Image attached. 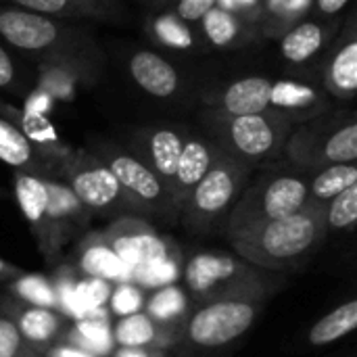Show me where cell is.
Listing matches in <instances>:
<instances>
[{
  "label": "cell",
  "instance_id": "cell-1",
  "mask_svg": "<svg viewBox=\"0 0 357 357\" xmlns=\"http://www.w3.org/2000/svg\"><path fill=\"white\" fill-rule=\"evenodd\" d=\"M326 236L324 205L310 201L289 218L255 226L228 241L238 257L257 268L282 274L305 264L322 247Z\"/></svg>",
  "mask_w": 357,
  "mask_h": 357
},
{
  "label": "cell",
  "instance_id": "cell-2",
  "mask_svg": "<svg viewBox=\"0 0 357 357\" xmlns=\"http://www.w3.org/2000/svg\"><path fill=\"white\" fill-rule=\"evenodd\" d=\"M182 278L186 295L203 305L213 301H255L266 303L284 287L280 272H270L249 264L234 251H197L184 261Z\"/></svg>",
  "mask_w": 357,
  "mask_h": 357
},
{
  "label": "cell",
  "instance_id": "cell-3",
  "mask_svg": "<svg viewBox=\"0 0 357 357\" xmlns=\"http://www.w3.org/2000/svg\"><path fill=\"white\" fill-rule=\"evenodd\" d=\"M199 123L201 132L222 153L251 169L280 161L284 144L295 130V123L276 111L232 115L213 107H205L199 113Z\"/></svg>",
  "mask_w": 357,
  "mask_h": 357
},
{
  "label": "cell",
  "instance_id": "cell-4",
  "mask_svg": "<svg viewBox=\"0 0 357 357\" xmlns=\"http://www.w3.org/2000/svg\"><path fill=\"white\" fill-rule=\"evenodd\" d=\"M243 195L230 209L220 232L232 238L255 226L289 218L310 203L307 174L295 169L284 159L255 169Z\"/></svg>",
  "mask_w": 357,
  "mask_h": 357
},
{
  "label": "cell",
  "instance_id": "cell-5",
  "mask_svg": "<svg viewBox=\"0 0 357 357\" xmlns=\"http://www.w3.org/2000/svg\"><path fill=\"white\" fill-rule=\"evenodd\" d=\"M282 159L312 174L326 165L357 161V119L354 111H326L291 132Z\"/></svg>",
  "mask_w": 357,
  "mask_h": 357
},
{
  "label": "cell",
  "instance_id": "cell-6",
  "mask_svg": "<svg viewBox=\"0 0 357 357\" xmlns=\"http://www.w3.org/2000/svg\"><path fill=\"white\" fill-rule=\"evenodd\" d=\"M253 174L255 169L218 151L211 167L180 209L182 226L199 236L218 232Z\"/></svg>",
  "mask_w": 357,
  "mask_h": 357
},
{
  "label": "cell",
  "instance_id": "cell-7",
  "mask_svg": "<svg viewBox=\"0 0 357 357\" xmlns=\"http://www.w3.org/2000/svg\"><path fill=\"white\" fill-rule=\"evenodd\" d=\"M266 303L255 301H213L188 314L180 328L178 356H207L238 341L261 316Z\"/></svg>",
  "mask_w": 357,
  "mask_h": 357
},
{
  "label": "cell",
  "instance_id": "cell-8",
  "mask_svg": "<svg viewBox=\"0 0 357 357\" xmlns=\"http://www.w3.org/2000/svg\"><path fill=\"white\" fill-rule=\"evenodd\" d=\"M54 180L67 184L75 199L92 215H138L115 176L88 149H67L56 163Z\"/></svg>",
  "mask_w": 357,
  "mask_h": 357
},
{
  "label": "cell",
  "instance_id": "cell-9",
  "mask_svg": "<svg viewBox=\"0 0 357 357\" xmlns=\"http://www.w3.org/2000/svg\"><path fill=\"white\" fill-rule=\"evenodd\" d=\"M0 38L17 50L40 59L92 48L90 38L82 29L61 23L56 17L31 13L19 6H0Z\"/></svg>",
  "mask_w": 357,
  "mask_h": 357
},
{
  "label": "cell",
  "instance_id": "cell-10",
  "mask_svg": "<svg viewBox=\"0 0 357 357\" xmlns=\"http://www.w3.org/2000/svg\"><path fill=\"white\" fill-rule=\"evenodd\" d=\"M88 151L109 167L138 215H155L174 222L165 184L138 157L109 140H94Z\"/></svg>",
  "mask_w": 357,
  "mask_h": 357
},
{
  "label": "cell",
  "instance_id": "cell-11",
  "mask_svg": "<svg viewBox=\"0 0 357 357\" xmlns=\"http://www.w3.org/2000/svg\"><path fill=\"white\" fill-rule=\"evenodd\" d=\"M102 234L130 274L159 261L178 259L176 245L161 236L140 215L115 218Z\"/></svg>",
  "mask_w": 357,
  "mask_h": 357
},
{
  "label": "cell",
  "instance_id": "cell-12",
  "mask_svg": "<svg viewBox=\"0 0 357 357\" xmlns=\"http://www.w3.org/2000/svg\"><path fill=\"white\" fill-rule=\"evenodd\" d=\"M46 238L40 251L48 261H52L67 243L79 241L88 232L92 213L61 180L46 178Z\"/></svg>",
  "mask_w": 357,
  "mask_h": 357
},
{
  "label": "cell",
  "instance_id": "cell-13",
  "mask_svg": "<svg viewBox=\"0 0 357 357\" xmlns=\"http://www.w3.org/2000/svg\"><path fill=\"white\" fill-rule=\"evenodd\" d=\"M188 134L190 130L182 123L140 126L128 134V151L138 157L167 188Z\"/></svg>",
  "mask_w": 357,
  "mask_h": 357
},
{
  "label": "cell",
  "instance_id": "cell-14",
  "mask_svg": "<svg viewBox=\"0 0 357 357\" xmlns=\"http://www.w3.org/2000/svg\"><path fill=\"white\" fill-rule=\"evenodd\" d=\"M98 69L94 48L44 56L38 63V90L52 100H73L79 88L96 79Z\"/></svg>",
  "mask_w": 357,
  "mask_h": 357
},
{
  "label": "cell",
  "instance_id": "cell-15",
  "mask_svg": "<svg viewBox=\"0 0 357 357\" xmlns=\"http://www.w3.org/2000/svg\"><path fill=\"white\" fill-rule=\"evenodd\" d=\"M322 88L331 100L351 102L357 92V29L349 17L339 36L333 38L324 52Z\"/></svg>",
  "mask_w": 357,
  "mask_h": 357
},
{
  "label": "cell",
  "instance_id": "cell-16",
  "mask_svg": "<svg viewBox=\"0 0 357 357\" xmlns=\"http://www.w3.org/2000/svg\"><path fill=\"white\" fill-rule=\"evenodd\" d=\"M270 111L289 117L295 126L305 123L333 109V100L322 88L305 77H280L272 79L268 94Z\"/></svg>",
  "mask_w": 357,
  "mask_h": 357
},
{
  "label": "cell",
  "instance_id": "cell-17",
  "mask_svg": "<svg viewBox=\"0 0 357 357\" xmlns=\"http://www.w3.org/2000/svg\"><path fill=\"white\" fill-rule=\"evenodd\" d=\"M218 151L220 149L213 144V140H209L203 132L190 130V134L182 146L172 184L167 186V197H169V207H172L174 220H178L180 209L184 207L186 199L190 197L195 186L201 182V178L211 167Z\"/></svg>",
  "mask_w": 357,
  "mask_h": 357
},
{
  "label": "cell",
  "instance_id": "cell-18",
  "mask_svg": "<svg viewBox=\"0 0 357 357\" xmlns=\"http://www.w3.org/2000/svg\"><path fill=\"white\" fill-rule=\"evenodd\" d=\"M2 305L13 316L27 349L36 354H44L48 347L59 343L71 324V320L56 310L27 305L17 299H6Z\"/></svg>",
  "mask_w": 357,
  "mask_h": 357
},
{
  "label": "cell",
  "instance_id": "cell-19",
  "mask_svg": "<svg viewBox=\"0 0 357 357\" xmlns=\"http://www.w3.org/2000/svg\"><path fill=\"white\" fill-rule=\"evenodd\" d=\"M128 71L134 84L155 98L178 96L184 86L178 67L155 50H134L128 59Z\"/></svg>",
  "mask_w": 357,
  "mask_h": 357
},
{
  "label": "cell",
  "instance_id": "cell-20",
  "mask_svg": "<svg viewBox=\"0 0 357 357\" xmlns=\"http://www.w3.org/2000/svg\"><path fill=\"white\" fill-rule=\"evenodd\" d=\"M0 161L10 165L15 172H27L42 178H54L59 163V159L31 142L4 117H0Z\"/></svg>",
  "mask_w": 357,
  "mask_h": 357
},
{
  "label": "cell",
  "instance_id": "cell-21",
  "mask_svg": "<svg viewBox=\"0 0 357 357\" xmlns=\"http://www.w3.org/2000/svg\"><path fill=\"white\" fill-rule=\"evenodd\" d=\"M337 25L324 19H301L280 36V54L291 65H305L326 52Z\"/></svg>",
  "mask_w": 357,
  "mask_h": 357
},
{
  "label": "cell",
  "instance_id": "cell-22",
  "mask_svg": "<svg viewBox=\"0 0 357 357\" xmlns=\"http://www.w3.org/2000/svg\"><path fill=\"white\" fill-rule=\"evenodd\" d=\"M195 27L205 48H215V50L245 48L261 38L259 27L243 21L241 17L224 10L218 4L211 10H207V15Z\"/></svg>",
  "mask_w": 357,
  "mask_h": 357
},
{
  "label": "cell",
  "instance_id": "cell-23",
  "mask_svg": "<svg viewBox=\"0 0 357 357\" xmlns=\"http://www.w3.org/2000/svg\"><path fill=\"white\" fill-rule=\"evenodd\" d=\"M111 333H113V343L117 347H146V349H165V351H174L180 337V331L155 322L144 312H136L119 318L111 328Z\"/></svg>",
  "mask_w": 357,
  "mask_h": 357
},
{
  "label": "cell",
  "instance_id": "cell-24",
  "mask_svg": "<svg viewBox=\"0 0 357 357\" xmlns=\"http://www.w3.org/2000/svg\"><path fill=\"white\" fill-rule=\"evenodd\" d=\"M272 77L264 75H247L230 82L224 90L215 92L207 100V107L220 109L232 115H251L270 111L268 94H270Z\"/></svg>",
  "mask_w": 357,
  "mask_h": 357
},
{
  "label": "cell",
  "instance_id": "cell-25",
  "mask_svg": "<svg viewBox=\"0 0 357 357\" xmlns=\"http://www.w3.org/2000/svg\"><path fill=\"white\" fill-rule=\"evenodd\" d=\"M86 278H102L109 282H123V276L130 274L121 259L115 255L102 232H86L75 251V266Z\"/></svg>",
  "mask_w": 357,
  "mask_h": 357
},
{
  "label": "cell",
  "instance_id": "cell-26",
  "mask_svg": "<svg viewBox=\"0 0 357 357\" xmlns=\"http://www.w3.org/2000/svg\"><path fill=\"white\" fill-rule=\"evenodd\" d=\"M13 178H15V197L19 209L29 226V232L38 243V249H42L46 238V205H48L46 178L27 172H15Z\"/></svg>",
  "mask_w": 357,
  "mask_h": 357
},
{
  "label": "cell",
  "instance_id": "cell-27",
  "mask_svg": "<svg viewBox=\"0 0 357 357\" xmlns=\"http://www.w3.org/2000/svg\"><path fill=\"white\" fill-rule=\"evenodd\" d=\"M146 33L157 46L167 48V50H178V52L205 50V44L201 42L197 27L182 21L169 8H163L161 13L153 15L146 21Z\"/></svg>",
  "mask_w": 357,
  "mask_h": 357
},
{
  "label": "cell",
  "instance_id": "cell-28",
  "mask_svg": "<svg viewBox=\"0 0 357 357\" xmlns=\"http://www.w3.org/2000/svg\"><path fill=\"white\" fill-rule=\"evenodd\" d=\"M19 8L48 17H92L113 19L119 13L115 0H10Z\"/></svg>",
  "mask_w": 357,
  "mask_h": 357
},
{
  "label": "cell",
  "instance_id": "cell-29",
  "mask_svg": "<svg viewBox=\"0 0 357 357\" xmlns=\"http://www.w3.org/2000/svg\"><path fill=\"white\" fill-rule=\"evenodd\" d=\"M142 312L149 314L155 322L180 331L184 320L192 312V307H190V297L186 295V291H182L176 284H165L144 301Z\"/></svg>",
  "mask_w": 357,
  "mask_h": 357
},
{
  "label": "cell",
  "instance_id": "cell-30",
  "mask_svg": "<svg viewBox=\"0 0 357 357\" xmlns=\"http://www.w3.org/2000/svg\"><path fill=\"white\" fill-rule=\"evenodd\" d=\"M357 328V299H349L337 305L333 312L322 316L307 333L310 347H326L333 345Z\"/></svg>",
  "mask_w": 357,
  "mask_h": 357
},
{
  "label": "cell",
  "instance_id": "cell-31",
  "mask_svg": "<svg viewBox=\"0 0 357 357\" xmlns=\"http://www.w3.org/2000/svg\"><path fill=\"white\" fill-rule=\"evenodd\" d=\"M307 184H310V201L324 205L333 197L347 190L349 186H356V163H337V165H326L322 169H316L307 174Z\"/></svg>",
  "mask_w": 357,
  "mask_h": 357
},
{
  "label": "cell",
  "instance_id": "cell-32",
  "mask_svg": "<svg viewBox=\"0 0 357 357\" xmlns=\"http://www.w3.org/2000/svg\"><path fill=\"white\" fill-rule=\"evenodd\" d=\"M314 0H264V17L259 23L261 38H280L295 23L305 19Z\"/></svg>",
  "mask_w": 357,
  "mask_h": 357
},
{
  "label": "cell",
  "instance_id": "cell-33",
  "mask_svg": "<svg viewBox=\"0 0 357 357\" xmlns=\"http://www.w3.org/2000/svg\"><path fill=\"white\" fill-rule=\"evenodd\" d=\"M8 291H10L13 299H17L21 303L59 312V299H56L54 287H52L50 278H46L42 274L25 272L19 278L8 282Z\"/></svg>",
  "mask_w": 357,
  "mask_h": 357
},
{
  "label": "cell",
  "instance_id": "cell-34",
  "mask_svg": "<svg viewBox=\"0 0 357 357\" xmlns=\"http://www.w3.org/2000/svg\"><path fill=\"white\" fill-rule=\"evenodd\" d=\"M324 220L328 232L354 230L357 222V184L324 203Z\"/></svg>",
  "mask_w": 357,
  "mask_h": 357
},
{
  "label": "cell",
  "instance_id": "cell-35",
  "mask_svg": "<svg viewBox=\"0 0 357 357\" xmlns=\"http://www.w3.org/2000/svg\"><path fill=\"white\" fill-rule=\"evenodd\" d=\"M144 301L146 299H144V289L142 287H138L134 282H117L111 289L107 305L111 307V312L117 318H123V316L142 312L144 310Z\"/></svg>",
  "mask_w": 357,
  "mask_h": 357
},
{
  "label": "cell",
  "instance_id": "cell-36",
  "mask_svg": "<svg viewBox=\"0 0 357 357\" xmlns=\"http://www.w3.org/2000/svg\"><path fill=\"white\" fill-rule=\"evenodd\" d=\"M27 349L13 316L0 301V357H21Z\"/></svg>",
  "mask_w": 357,
  "mask_h": 357
},
{
  "label": "cell",
  "instance_id": "cell-37",
  "mask_svg": "<svg viewBox=\"0 0 357 357\" xmlns=\"http://www.w3.org/2000/svg\"><path fill=\"white\" fill-rule=\"evenodd\" d=\"M215 4L218 0H167L165 8L174 10L182 21L197 25L207 15V10H211Z\"/></svg>",
  "mask_w": 357,
  "mask_h": 357
},
{
  "label": "cell",
  "instance_id": "cell-38",
  "mask_svg": "<svg viewBox=\"0 0 357 357\" xmlns=\"http://www.w3.org/2000/svg\"><path fill=\"white\" fill-rule=\"evenodd\" d=\"M218 6L259 27L264 17V0H218Z\"/></svg>",
  "mask_w": 357,
  "mask_h": 357
},
{
  "label": "cell",
  "instance_id": "cell-39",
  "mask_svg": "<svg viewBox=\"0 0 357 357\" xmlns=\"http://www.w3.org/2000/svg\"><path fill=\"white\" fill-rule=\"evenodd\" d=\"M19 73L13 56L0 44V90H17L19 88Z\"/></svg>",
  "mask_w": 357,
  "mask_h": 357
},
{
  "label": "cell",
  "instance_id": "cell-40",
  "mask_svg": "<svg viewBox=\"0 0 357 357\" xmlns=\"http://www.w3.org/2000/svg\"><path fill=\"white\" fill-rule=\"evenodd\" d=\"M42 356L44 357H98V356H94V354H90V351H84V349L75 347V345H69V343H65V341L54 343V345H52V347H48Z\"/></svg>",
  "mask_w": 357,
  "mask_h": 357
},
{
  "label": "cell",
  "instance_id": "cell-41",
  "mask_svg": "<svg viewBox=\"0 0 357 357\" xmlns=\"http://www.w3.org/2000/svg\"><path fill=\"white\" fill-rule=\"evenodd\" d=\"M109 357H172V351L146 347H117L109 354Z\"/></svg>",
  "mask_w": 357,
  "mask_h": 357
},
{
  "label": "cell",
  "instance_id": "cell-42",
  "mask_svg": "<svg viewBox=\"0 0 357 357\" xmlns=\"http://www.w3.org/2000/svg\"><path fill=\"white\" fill-rule=\"evenodd\" d=\"M347 2L349 0H314V6L320 19H331L337 13H341L347 6Z\"/></svg>",
  "mask_w": 357,
  "mask_h": 357
},
{
  "label": "cell",
  "instance_id": "cell-43",
  "mask_svg": "<svg viewBox=\"0 0 357 357\" xmlns=\"http://www.w3.org/2000/svg\"><path fill=\"white\" fill-rule=\"evenodd\" d=\"M21 274H25V270L17 268L15 264H10V261L0 257V282H10V280L19 278Z\"/></svg>",
  "mask_w": 357,
  "mask_h": 357
},
{
  "label": "cell",
  "instance_id": "cell-44",
  "mask_svg": "<svg viewBox=\"0 0 357 357\" xmlns=\"http://www.w3.org/2000/svg\"><path fill=\"white\" fill-rule=\"evenodd\" d=\"M151 6H157V8H165L167 6V0H146Z\"/></svg>",
  "mask_w": 357,
  "mask_h": 357
},
{
  "label": "cell",
  "instance_id": "cell-45",
  "mask_svg": "<svg viewBox=\"0 0 357 357\" xmlns=\"http://www.w3.org/2000/svg\"><path fill=\"white\" fill-rule=\"evenodd\" d=\"M21 357H44L42 354H36V351H25Z\"/></svg>",
  "mask_w": 357,
  "mask_h": 357
}]
</instances>
